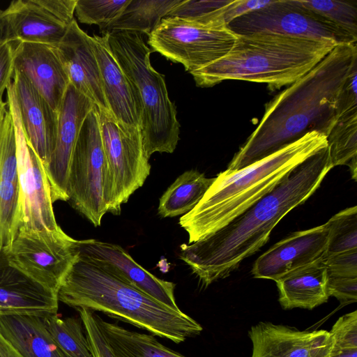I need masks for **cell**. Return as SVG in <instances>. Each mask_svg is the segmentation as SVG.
Segmentation results:
<instances>
[{"instance_id": "6da1fadb", "label": "cell", "mask_w": 357, "mask_h": 357, "mask_svg": "<svg viewBox=\"0 0 357 357\" xmlns=\"http://www.w3.org/2000/svg\"><path fill=\"white\" fill-rule=\"evenodd\" d=\"M333 167L328 147L320 150L218 231L182 245L180 258L205 287L227 277L266 244L277 224L314 194Z\"/></svg>"}, {"instance_id": "7a4b0ae2", "label": "cell", "mask_w": 357, "mask_h": 357, "mask_svg": "<svg viewBox=\"0 0 357 357\" xmlns=\"http://www.w3.org/2000/svg\"><path fill=\"white\" fill-rule=\"evenodd\" d=\"M356 65V44L335 45L312 70L266 104L259 125L224 172L248 167L307 132L326 136L339 93Z\"/></svg>"}, {"instance_id": "3957f363", "label": "cell", "mask_w": 357, "mask_h": 357, "mask_svg": "<svg viewBox=\"0 0 357 357\" xmlns=\"http://www.w3.org/2000/svg\"><path fill=\"white\" fill-rule=\"evenodd\" d=\"M57 295L59 301L70 307L101 312L174 343L203 330L181 310L172 308L130 284L110 265L77 254Z\"/></svg>"}, {"instance_id": "277c9868", "label": "cell", "mask_w": 357, "mask_h": 357, "mask_svg": "<svg viewBox=\"0 0 357 357\" xmlns=\"http://www.w3.org/2000/svg\"><path fill=\"white\" fill-rule=\"evenodd\" d=\"M326 147V135L312 131L248 167L220 172L197 206L179 219L189 243L225 226L272 190L293 169Z\"/></svg>"}, {"instance_id": "5b68a950", "label": "cell", "mask_w": 357, "mask_h": 357, "mask_svg": "<svg viewBox=\"0 0 357 357\" xmlns=\"http://www.w3.org/2000/svg\"><path fill=\"white\" fill-rule=\"evenodd\" d=\"M337 45L273 33L237 35L225 56L190 74L200 87L233 79L264 83L275 90L301 78Z\"/></svg>"}, {"instance_id": "8992f818", "label": "cell", "mask_w": 357, "mask_h": 357, "mask_svg": "<svg viewBox=\"0 0 357 357\" xmlns=\"http://www.w3.org/2000/svg\"><path fill=\"white\" fill-rule=\"evenodd\" d=\"M106 32L111 52L130 82L146 156L173 153L179 140L180 124L165 76L151 64L152 50L140 33Z\"/></svg>"}, {"instance_id": "52a82bcc", "label": "cell", "mask_w": 357, "mask_h": 357, "mask_svg": "<svg viewBox=\"0 0 357 357\" xmlns=\"http://www.w3.org/2000/svg\"><path fill=\"white\" fill-rule=\"evenodd\" d=\"M227 4L191 20L163 18L149 36L152 51L182 64L190 73L220 59L237 38L224 18Z\"/></svg>"}, {"instance_id": "ba28073f", "label": "cell", "mask_w": 357, "mask_h": 357, "mask_svg": "<svg viewBox=\"0 0 357 357\" xmlns=\"http://www.w3.org/2000/svg\"><path fill=\"white\" fill-rule=\"evenodd\" d=\"M98 109L106 158L103 199L107 213L119 215L121 205L144 185L150 174L151 165L139 127L117 121L109 110Z\"/></svg>"}, {"instance_id": "9c48e42d", "label": "cell", "mask_w": 357, "mask_h": 357, "mask_svg": "<svg viewBox=\"0 0 357 357\" xmlns=\"http://www.w3.org/2000/svg\"><path fill=\"white\" fill-rule=\"evenodd\" d=\"M106 158L102 142L97 106L86 116L70 163L68 201L95 227L107 213L103 199V174Z\"/></svg>"}, {"instance_id": "30bf717a", "label": "cell", "mask_w": 357, "mask_h": 357, "mask_svg": "<svg viewBox=\"0 0 357 357\" xmlns=\"http://www.w3.org/2000/svg\"><path fill=\"white\" fill-rule=\"evenodd\" d=\"M7 105L15 127L19 183L15 235L20 229L58 231L45 167L28 144L22 130L14 86L7 89Z\"/></svg>"}, {"instance_id": "8fae6325", "label": "cell", "mask_w": 357, "mask_h": 357, "mask_svg": "<svg viewBox=\"0 0 357 357\" xmlns=\"http://www.w3.org/2000/svg\"><path fill=\"white\" fill-rule=\"evenodd\" d=\"M75 241L61 229H20L2 252L11 266L58 294L76 257Z\"/></svg>"}, {"instance_id": "7c38bea8", "label": "cell", "mask_w": 357, "mask_h": 357, "mask_svg": "<svg viewBox=\"0 0 357 357\" xmlns=\"http://www.w3.org/2000/svg\"><path fill=\"white\" fill-rule=\"evenodd\" d=\"M236 35L273 33L356 44L357 39L299 5L297 0H273L268 6L229 22Z\"/></svg>"}, {"instance_id": "4fadbf2b", "label": "cell", "mask_w": 357, "mask_h": 357, "mask_svg": "<svg viewBox=\"0 0 357 357\" xmlns=\"http://www.w3.org/2000/svg\"><path fill=\"white\" fill-rule=\"evenodd\" d=\"M77 0H15L3 14L15 42L56 46L72 22Z\"/></svg>"}, {"instance_id": "5bb4252c", "label": "cell", "mask_w": 357, "mask_h": 357, "mask_svg": "<svg viewBox=\"0 0 357 357\" xmlns=\"http://www.w3.org/2000/svg\"><path fill=\"white\" fill-rule=\"evenodd\" d=\"M95 105L68 86L58 115L54 149L45 167L53 203L68 201V178L72 153L82 123Z\"/></svg>"}, {"instance_id": "9a60e30c", "label": "cell", "mask_w": 357, "mask_h": 357, "mask_svg": "<svg viewBox=\"0 0 357 357\" xmlns=\"http://www.w3.org/2000/svg\"><path fill=\"white\" fill-rule=\"evenodd\" d=\"M328 238L326 223L294 232L259 256L252 273L256 278L277 281L298 268L324 259Z\"/></svg>"}, {"instance_id": "2e32d148", "label": "cell", "mask_w": 357, "mask_h": 357, "mask_svg": "<svg viewBox=\"0 0 357 357\" xmlns=\"http://www.w3.org/2000/svg\"><path fill=\"white\" fill-rule=\"evenodd\" d=\"M14 68L59 114L70 82L56 47L16 42Z\"/></svg>"}, {"instance_id": "e0dca14e", "label": "cell", "mask_w": 357, "mask_h": 357, "mask_svg": "<svg viewBox=\"0 0 357 357\" xmlns=\"http://www.w3.org/2000/svg\"><path fill=\"white\" fill-rule=\"evenodd\" d=\"M249 337L251 357H329L333 345L326 330L301 331L271 323L252 326Z\"/></svg>"}, {"instance_id": "ac0fdd59", "label": "cell", "mask_w": 357, "mask_h": 357, "mask_svg": "<svg viewBox=\"0 0 357 357\" xmlns=\"http://www.w3.org/2000/svg\"><path fill=\"white\" fill-rule=\"evenodd\" d=\"M55 47L70 84L98 108L109 110L91 36L81 29L75 19Z\"/></svg>"}, {"instance_id": "d6986e66", "label": "cell", "mask_w": 357, "mask_h": 357, "mask_svg": "<svg viewBox=\"0 0 357 357\" xmlns=\"http://www.w3.org/2000/svg\"><path fill=\"white\" fill-rule=\"evenodd\" d=\"M76 253L112 266L130 284L174 309H180L176 302L175 283L157 278L138 264L120 245L96 239L75 240Z\"/></svg>"}, {"instance_id": "ffe728a7", "label": "cell", "mask_w": 357, "mask_h": 357, "mask_svg": "<svg viewBox=\"0 0 357 357\" xmlns=\"http://www.w3.org/2000/svg\"><path fill=\"white\" fill-rule=\"evenodd\" d=\"M13 84L24 135L45 169L55 144L59 114L15 70Z\"/></svg>"}, {"instance_id": "44dd1931", "label": "cell", "mask_w": 357, "mask_h": 357, "mask_svg": "<svg viewBox=\"0 0 357 357\" xmlns=\"http://www.w3.org/2000/svg\"><path fill=\"white\" fill-rule=\"evenodd\" d=\"M58 306L57 293L11 266L0 252V315L43 317L57 313Z\"/></svg>"}, {"instance_id": "7402d4cb", "label": "cell", "mask_w": 357, "mask_h": 357, "mask_svg": "<svg viewBox=\"0 0 357 357\" xmlns=\"http://www.w3.org/2000/svg\"><path fill=\"white\" fill-rule=\"evenodd\" d=\"M326 137L333 167L357 160V65L339 93L334 121Z\"/></svg>"}, {"instance_id": "603a6c76", "label": "cell", "mask_w": 357, "mask_h": 357, "mask_svg": "<svg viewBox=\"0 0 357 357\" xmlns=\"http://www.w3.org/2000/svg\"><path fill=\"white\" fill-rule=\"evenodd\" d=\"M91 40L109 111L117 121L139 127V120L130 82L111 52L107 33L102 36L94 35Z\"/></svg>"}, {"instance_id": "cb8c5ba5", "label": "cell", "mask_w": 357, "mask_h": 357, "mask_svg": "<svg viewBox=\"0 0 357 357\" xmlns=\"http://www.w3.org/2000/svg\"><path fill=\"white\" fill-rule=\"evenodd\" d=\"M0 335L23 357H67L50 335L41 317L0 315Z\"/></svg>"}, {"instance_id": "d4e9b609", "label": "cell", "mask_w": 357, "mask_h": 357, "mask_svg": "<svg viewBox=\"0 0 357 357\" xmlns=\"http://www.w3.org/2000/svg\"><path fill=\"white\" fill-rule=\"evenodd\" d=\"M284 309L313 308L326 303L327 270L324 259L298 268L275 281Z\"/></svg>"}, {"instance_id": "484cf974", "label": "cell", "mask_w": 357, "mask_h": 357, "mask_svg": "<svg viewBox=\"0 0 357 357\" xmlns=\"http://www.w3.org/2000/svg\"><path fill=\"white\" fill-rule=\"evenodd\" d=\"M97 319L115 357H187L165 347L153 335L128 330L99 315Z\"/></svg>"}, {"instance_id": "4316f807", "label": "cell", "mask_w": 357, "mask_h": 357, "mask_svg": "<svg viewBox=\"0 0 357 357\" xmlns=\"http://www.w3.org/2000/svg\"><path fill=\"white\" fill-rule=\"evenodd\" d=\"M215 178H206L197 170L185 171L163 193L158 214L162 218L185 215L202 199Z\"/></svg>"}, {"instance_id": "83f0119b", "label": "cell", "mask_w": 357, "mask_h": 357, "mask_svg": "<svg viewBox=\"0 0 357 357\" xmlns=\"http://www.w3.org/2000/svg\"><path fill=\"white\" fill-rule=\"evenodd\" d=\"M181 0H130L121 15L107 29L148 36Z\"/></svg>"}, {"instance_id": "f1b7e54d", "label": "cell", "mask_w": 357, "mask_h": 357, "mask_svg": "<svg viewBox=\"0 0 357 357\" xmlns=\"http://www.w3.org/2000/svg\"><path fill=\"white\" fill-rule=\"evenodd\" d=\"M50 335L67 357H93L81 319L57 313L41 317Z\"/></svg>"}, {"instance_id": "f546056e", "label": "cell", "mask_w": 357, "mask_h": 357, "mask_svg": "<svg viewBox=\"0 0 357 357\" xmlns=\"http://www.w3.org/2000/svg\"><path fill=\"white\" fill-rule=\"evenodd\" d=\"M326 257L357 250V206L345 208L326 222Z\"/></svg>"}, {"instance_id": "4dcf8cb0", "label": "cell", "mask_w": 357, "mask_h": 357, "mask_svg": "<svg viewBox=\"0 0 357 357\" xmlns=\"http://www.w3.org/2000/svg\"><path fill=\"white\" fill-rule=\"evenodd\" d=\"M299 5L313 12L357 39V7L350 1H298Z\"/></svg>"}, {"instance_id": "1f68e13d", "label": "cell", "mask_w": 357, "mask_h": 357, "mask_svg": "<svg viewBox=\"0 0 357 357\" xmlns=\"http://www.w3.org/2000/svg\"><path fill=\"white\" fill-rule=\"evenodd\" d=\"M130 0H77L75 13L83 24L107 29L123 13Z\"/></svg>"}, {"instance_id": "d6a6232c", "label": "cell", "mask_w": 357, "mask_h": 357, "mask_svg": "<svg viewBox=\"0 0 357 357\" xmlns=\"http://www.w3.org/2000/svg\"><path fill=\"white\" fill-rule=\"evenodd\" d=\"M18 183L15 127L8 107L0 118V185Z\"/></svg>"}, {"instance_id": "836d02e7", "label": "cell", "mask_w": 357, "mask_h": 357, "mask_svg": "<svg viewBox=\"0 0 357 357\" xmlns=\"http://www.w3.org/2000/svg\"><path fill=\"white\" fill-rule=\"evenodd\" d=\"M333 345L329 357H357V311L340 317L330 331Z\"/></svg>"}, {"instance_id": "e575fe53", "label": "cell", "mask_w": 357, "mask_h": 357, "mask_svg": "<svg viewBox=\"0 0 357 357\" xmlns=\"http://www.w3.org/2000/svg\"><path fill=\"white\" fill-rule=\"evenodd\" d=\"M93 357H115L98 323L97 314L87 309L77 310Z\"/></svg>"}, {"instance_id": "d590c367", "label": "cell", "mask_w": 357, "mask_h": 357, "mask_svg": "<svg viewBox=\"0 0 357 357\" xmlns=\"http://www.w3.org/2000/svg\"><path fill=\"white\" fill-rule=\"evenodd\" d=\"M327 291L342 303L357 301V275L327 273Z\"/></svg>"}, {"instance_id": "8d00e7d4", "label": "cell", "mask_w": 357, "mask_h": 357, "mask_svg": "<svg viewBox=\"0 0 357 357\" xmlns=\"http://www.w3.org/2000/svg\"><path fill=\"white\" fill-rule=\"evenodd\" d=\"M227 1L181 0L174 6L167 17H176L191 20L219 8L229 3Z\"/></svg>"}, {"instance_id": "74e56055", "label": "cell", "mask_w": 357, "mask_h": 357, "mask_svg": "<svg viewBox=\"0 0 357 357\" xmlns=\"http://www.w3.org/2000/svg\"><path fill=\"white\" fill-rule=\"evenodd\" d=\"M16 42L8 40L0 44V100L13 81L15 68L14 56Z\"/></svg>"}, {"instance_id": "f35d334b", "label": "cell", "mask_w": 357, "mask_h": 357, "mask_svg": "<svg viewBox=\"0 0 357 357\" xmlns=\"http://www.w3.org/2000/svg\"><path fill=\"white\" fill-rule=\"evenodd\" d=\"M327 273L357 275V250L326 257Z\"/></svg>"}, {"instance_id": "ab89813d", "label": "cell", "mask_w": 357, "mask_h": 357, "mask_svg": "<svg viewBox=\"0 0 357 357\" xmlns=\"http://www.w3.org/2000/svg\"><path fill=\"white\" fill-rule=\"evenodd\" d=\"M272 2L271 0H234L227 5L224 18L227 24L236 18L264 8Z\"/></svg>"}, {"instance_id": "60d3db41", "label": "cell", "mask_w": 357, "mask_h": 357, "mask_svg": "<svg viewBox=\"0 0 357 357\" xmlns=\"http://www.w3.org/2000/svg\"><path fill=\"white\" fill-rule=\"evenodd\" d=\"M0 357H23L0 335Z\"/></svg>"}, {"instance_id": "b9f144b4", "label": "cell", "mask_w": 357, "mask_h": 357, "mask_svg": "<svg viewBox=\"0 0 357 357\" xmlns=\"http://www.w3.org/2000/svg\"><path fill=\"white\" fill-rule=\"evenodd\" d=\"M8 40H11L9 29L3 14V10H0V44Z\"/></svg>"}, {"instance_id": "7bdbcfd3", "label": "cell", "mask_w": 357, "mask_h": 357, "mask_svg": "<svg viewBox=\"0 0 357 357\" xmlns=\"http://www.w3.org/2000/svg\"><path fill=\"white\" fill-rule=\"evenodd\" d=\"M6 107L7 102H3V100H0V118Z\"/></svg>"}]
</instances>
